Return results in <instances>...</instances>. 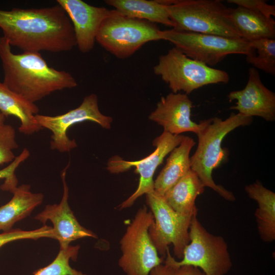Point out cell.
Returning a JSON list of instances; mask_svg holds the SVG:
<instances>
[{
  "label": "cell",
  "mask_w": 275,
  "mask_h": 275,
  "mask_svg": "<svg viewBox=\"0 0 275 275\" xmlns=\"http://www.w3.org/2000/svg\"><path fill=\"white\" fill-rule=\"evenodd\" d=\"M0 28L10 45L23 52L70 51L76 46L72 22L58 4L0 10Z\"/></svg>",
  "instance_id": "obj_1"
},
{
  "label": "cell",
  "mask_w": 275,
  "mask_h": 275,
  "mask_svg": "<svg viewBox=\"0 0 275 275\" xmlns=\"http://www.w3.org/2000/svg\"><path fill=\"white\" fill-rule=\"evenodd\" d=\"M0 59L3 84L30 102L35 103L55 91L77 85L69 72L49 66L40 52L14 53L3 36L0 37Z\"/></svg>",
  "instance_id": "obj_2"
},
{
  "label": "cell",
  "mask_w": 275,
  "mask_h": 275,
  "mask_svg": "<svg viewBox=\"0 0 275 275\" xmlns=\"http://www.w3.org/2000/svg\"><path fill=\"white\" fill-rule=\"evenodd\" d=\"M252 122L253 118L239 113H231L224 120L218 117L209 119L207 125L197 134V148L190 157V169L198 175L205 187L213 189L227 201H235L234 195L215 183L212 172L228 161L229 151L222 147L225 137L236 128L249 125Z\"/></svg>",
  "instance_id": "obj_3"
},
{
  "label": "cell",
  "mask_w": 275,
  "mask_h": 275,
  "mask_svg": "<svg viewBox=\"0 0 275 275\" xmlns=\"http://www.w3.org/2000/svg\"><path fill=\"white\" fill-rule=\"evenodd\" d=\"M166 5L173 29L241 38L227 8L219 0H160Z\"/></svg>",
  "instance_id": "obj_4"
},
{
  "label": "cell",
  "mask_w": 275,
  "mask_h": 275,
  "mask_svg": "<svg viewBox=\"0 0 275 275\" xmlns=\"http://www.w3.org/2000/svg\"><path fill=\"white\" fill-rule=\"evenodd\" d=\"M197 214L194 215L190 221L189 242L184 249L182 259L176 260L168 248L163 262L176 266L196 267L205 275H225L232 266L228 244L223 237L208 232L198 219Z\"/></svg>",
  "instance_id": "obj_5"
},
{
  "label": "cell",
  "mask_w": 275,
  "mask_h": 275,
  "mask_svg": "<svg viewBox=\"0 0 275 275\" xmlns=\"http://www.w3.org/2000/svg\"><path fill=\"white\" fill-rule=\"evenodd\" d=\"M153 72L172 93L183 91L187 95L204 86L226 84L230 79L227 72L191 59L175 47L159 57Z\"/></svg>",
  "instance_id": "obj_6"
},
{
  "label": "cell",
  "mask_w": 275,
  "mask_h": 275,
  "mask_svg": "<svg viewBox=\"0 0 275 275\" xmlns=\"http://www.w3.org/2000/svg\"><path fill=\"white\" fill-rule=\"evenodd\" d=\"M160 31L154 23L119 13L103 21L96 41L116 57L125 59L146 43L161 40Z\"/></svg>",
  "instance_id": "obj_7"
},
{
  "label": "cell",
  "mask_w": 275,
  "mask_h": 275,
  "mask_svg": "<svg viewBox=\"0 0 275 275\" xmlns=\"http://www.w3.org/2000/svg\"><path fill=\"white\" fill-rule=\"evenodd\" d=\"M154 221L152 212L145 206L141 207L121 239L118 265L126 275H149L153 268L163 263L148 234Z\"/></svg>",
  "instance_id": "obj_8"
},
{
  "label": "cell",
  "mask_w": 275,
  "mask_h": 275,
  "mask_svg": "<svg viewBox=\"0 0 275 275\" xmlns=\"http://www.w3.org/2000/svg\"><path fill=\"white\" fill-rule=\"evenodd\" d=\"M161 40L172 43L187 57L208 66L216 65L232 54L246 55L250 42L242 38L171 29L160 31Z\"/></svg>",
  "instance_id": "obj_9"
},
{
  "label": "cell",
  "mask_w": 275,
  "mask_h": 275,
  "mask_svg": "<svg viewBox=\"0 0 275 275\" xmlns=\"http://www.w3.org/2000/svg\"><path fill=\"white\" fill-rule=\"evenodd\" d=\"M146 195V203L154 219L148 234L158 255L164 258L167 249L172 244L175 256L182 259L184 249L189 242V229L194 215H185L175 211L163 197L154 190Z\"/></svg>",
  "instance_id": "obj_10"
},
{
  "label": "cell",
  "mask_w": 275,
  "mask_h": 275,
  "mask_svg": "<svg viewBox=\"0 0 275 275\" xmlns=\"http://www.w3.org/2000/svg\"><path fill=\"white\" fill-rule=\"evenodd\" d=\"M35 118L42 129L46 128L51 131L50 149L61 153L69 152L77 147L75 140L70 139L67 135L68 129L74 124L91 121L108 129L113 120L112 117L100 112L98 97L95 94L86 96L78 107L64 114L50 116L38 114Z\"/></svg>",
  "instance_id": "obj_11"
},
{
  "label": "cell",
  "mask_w": 275,
  "mask_h": 275,
  "mask_svg": "<svg viewBox=\"0 0 275 275\" xmlns=\"http://www.w3.org/2000/svg\"><path fill=\"white\" fill-rule=\"evenodd\" d=\"M183 135H173L163 131L153 141L155 150L148 156L137 161H127L118 156L111 158L107 163V169L111 173L119 174L132 167L140 175L139 183L136 190L118 206L120 209L131 207L141 196L154 191V174L164 158L184 139Z\"/></svg>",
  "instance_id": "obj_12"
},
{
  "label": "cell",
  "mask_w": 275,
  "mask_h": 275,
  "mask_svg": "<svg viewBox=\"0 0 275 275\" xmlns=\"http://www.w3.org/2000/svg\"><path fill=\"white\" fill-rule=\"evenodd\" d=\"M193 102L186 94L170 93L161 97L149 119L161 126L163 131L173 135L185 132L198 134L207 125L209 119L199 123L191 119Z\"/></svg>",
  "instance_id": "obj_13"
},
{
  "label": "cell",
  "mask_w": 275,
  "mask_h": 275,
  "mask_svg": "<svg viewBox=\"0 0 275 275\" xmlns=\"http://www.w3.org/2000/svg\"><path fill=\"white\" fill-rule=\"evenodd\" d=\"M73 25L76 45L82 53L94 47L100 26L106 18L119 13L116 10L95 7L81 0H57Z\"/></svg>",
  "instance_id": "obj_14"
},
{
  "label": "cell",
  "mask_w": 275,
  "mask_h": 275,
  "mask_svg": "<svg viewBox=\"0 0 275 275\" xmlns=\"http://www.w3.org/2000/svg\"><path fill=\"white\" fill-rule=\"evenodd\" d=\"M70 162L62 171L63 194L59 204L48 205L34 218L45 224L50 221L53 225V239L57 240L60 249L68 247L71 242L84 237L97 238L92 231L86 229L77 221L68 204L69 189L66 182V173Z\"/></svg>",
  "instance_id": "obj_15"
},
{
  "label": "cell",
  "mask_w": 275,
  "mask_h": 275,
  "mask_svg": "<svg viewBox=\"0 0 275 275\" xmlns=\"http://www.w3.org/2000/svg\"><path fill=\"white\" fill-rule=\"evenodd\" d=\"M230 101L236 100L230 109L236 110L249 117L257 116L267 121L275 120V94L261 81L259 72L254 67L249 70V78L244 88L230 92Z\"/></svg>",
  "instance_id": "obj_16"
},
{
  "label": "cell",
  "mask_w": 275,
  "mask_h": 275,
  "mask_svg": "<svg viewBox=\"0 0 275 275\" xmlns=\"http://www.w3.org/2000/svg\"><path fill=\"white\" fill-rule=\"evenodd\" d=\"M196 143L189 136H184L180 144L170 153L167 162L154 181V190L163 196L191 169L190 152Z\"/></svg>",
  "instance_id": "obj_17"
},
{
  "label": "cell",
  "mask_w": 275,
  "mask_h": 275,
  "mask_svg": "<svg viewBox=\"0 0 275 275\" xmlns=\"http://www.w3.org/2000/svg\"><path fill=\"white\" fill-rule=\"evenodd\" d=\"M0 112L6 118L13 116L19 119L21 133L29 135L42 129L35 118L39 112L36 104L9 90L1 81Z\"/></svg>",
  "instance_id": "obj_18"
},
{
  "label": "cell",
  "mask_w": 275,
  "mask_h": 275,
  "mask_svg": "<svg viewBox=\"0 0 275 275\" xmlns=\"http://www.w3.org/2000/svg\"><path fill=\"white\" fill-rule=\"evenodd\" d=\"M31 186L22 184L13 188L10 201L0 207V230L7 232L18 221L29 216L32 211L43 201L42 193H33Z\"/></svg>",
  "instance_id": "obj_19"
},
{
  "label": "cell",
  "mask_w": 275,
  "mask_h": 275,
  "mask_svg": "<svg viewBox=\"0 0 275 275\" xmlns=\"http://www.w3.org/2000/svg\"><path fill=\"white\" fill-rule=\"evenodd\" d=\"M248 196L258 204L255 216L261 239L272 242L275 239V194L264 187L261 182L245 186Z\"/></svg>",
  "instance_id": "obj_20"
},
{
  "label": "cell",
  "mask_w": 275,
  "mask_h": 275,
  "mask_svg": "<svg viewBox=\"0 0 275 275\" xmlns=\"http://www.w3.org/2000/svg\"><path fill=\"white\" fill-rule=\"evenodd\" d=\"M205 186L198 175L190 170L163 196L176 212L185 215L197 213L196 200L202 194Z\"/></svg>",
  "instance_id": "obj_21"
},
{
  "label": "cell",
  "mask_w": 275,
  "mask_h": 275,
  "mask_svg": "<svg viewBox=\"0 0 275 275\" xmlns=\"http://www.w3.org/2000/svg\"><path fill=\"white\" fill-rule=\"evenodd\" d=\"M229 15L240 37L248 41L275 39V21L240 6L229 8Z\"/></svg>",
  "instance_id": "obj_22"
},
{
  "label": "cell",
  "mask_w": 275,
  "mask_h": 275,
  "mask_svg": "<svg viewBox=\"0 0 275 275\" xmlns=\"http://www.w3.org/2000/svg\"><path fill=\"white\" fill-rule=\"evenodd\" d=\"M122 15L174 27L166 5L159 0H106Z\"/></svg>",
  "instance_id": "obj_23"
},
{
  "label": "cell",
  "mask_w": 275,
  "mask_h": 275,
  "mask_svg": "<svg viewBox=\"0 0 275 275\" xmlns=\"http://www.w3.org/2000/svg\"><path fill=\"white\" fill-rule=\"evenodd\" d=\"M246 55L248 63L254 68L275 75V39L263 38L249 41Z\"/></svg>",
  "instance_id": "obj_24"
},
{
  "label": "cell",
  "mask_w": 275,
  "mask_h": 275,
  "mask_svg": "<svg viewBox=\"0 0 275 275\" xmlns=\"http://www.w3.org/2000/svg\"><path fill=\"white\" fill-rule=\"evenodd\" d=\"M80 246L69 245L60 251L53 261L47 266L37 270L34 275H86L72 268L69 264L71 259L76 261Z\"/></svg>",
  "instance_id": "obj_25"
},
{
  "label": "cell",
  "mask_w": 275,
  "mask_h": 275,
  "mask_svg": "<svg viewBox=\"0 0 275 275\" xmlns=\"http://www.w3.org/2000/svg\"><path fill=\"white\" fill-rule=\"evenodd\" d=\"M18 147L13 127L5 124L0 127V166L11 162L15 159L13 150Z\"/></svg>",
  "instance_id": "obj_26"
},
{
  "label": "cell",
  "mask_w": 275,
  "mask_h": 275,
  "mask_svg": "<svg viewBox=\"0 0 275 275\" xmlns=\"http://www.w3.org/2000/svg\"><path fill=\"white\" fill-rule=\"evenodd\" d=\"M52 228L47 225L31 231L11 229L0 234V248L11 241L24 239H37L43 237L52 238Z\"/></svg>",
  "instance_id": "obj_27"
},
{
  "label": "cell",
  "mask_w": 275,
  "mask_h": 275,
  "mask_svg": "<svg viewBox=\"0 0 275 275\" xmlns=\"http://www.w3.org/2000/svg\"><path fill=\"white\" fill-rule=\"evenodd\" d=\"M30 155V151L27 148H24L8 166L0 170V179H5L4 183L1 186L2 189L10 191L17 186L18 180L15 174L16 169L28 159Z\"/></svg>",
  "instance_id": "obj_28"
},
{
  "label": "cell",
  "mask_w": 275,
  "mask_h": 275,
  "mask_svg": "<svg viewBox=\"0 0 275 275\" xmlns=\"http://www.w3.org/2000/svg\"><path fill=\"white\" fill-rule=\"evenodd\" d=\"M149 275H205L199 268L190 265L176 266L162 263L150 271Z\"/></svg>",
  "instance_id": "obj_29"
},
{
  "label": "cell",
  "mask_w": 275,
  "mask_h": 275,
  "mask_svg": "<svg viewBox=\"0 0 275 275\" xmlns=\"http://www.w3.org/2000/svg\"><path fill=\"white\" fill-rule=\"evenodd\" d=\"M227 2L237 5L259 13L268 18L275 16V7L268 4L266 1L262 0H228Z\"/></svg>",
  "instance_id": "obj_30"
},
{
  "label": "cell",
  "mask_w": 275,
  "mask_h": 275,
  "mask_svg": "<svg viewBox=\"0 0 275 275\" xmlns=\"http://www.w3.org/2000/svg\"><path fill=\"white\" fill-rule=\"evenodd\" d=\"M6 117L0 112V127L5 124Z\"/></svg>",
  "instance_id": "obj_31"
}]
</instances>
